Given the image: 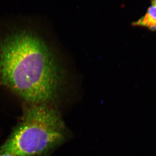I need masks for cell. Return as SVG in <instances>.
Here are the masks:
<instances>
[{
	"mask_svg": "<svg viewBox=\"0 0 156 156\" xmlns=\"http://www.w3.org/2000/svg\"><path fill=\"white\" fill-rule=\"evenodd\" d=\"M64 80L58 56L38 23L0 21V87L29 104H48Z\"/></svg>",
	"mask_w": 156,
	"mask_h": 156,
	"instance_id": "obj_1",
	"label": "cell"
},
{
	"mask_svg": "<svg viewBox=\"0 0 156 156\" xmlns=\"http://www.w3.org/2000/svg\"><path fill=\"white\" fill-rule=\"evenodd\" d=\"M64 123L48 104H29L21 120L1 148L0 153L13 156H41L65 138Z\"/></svg>",
	"mask_w": 156,
	"mask_h": 156,
	"instance_id": "obj_2",
	"label": "cell"
},
{
	"mask_svg": "<svg viewBox=\"0 0 156 156\" xmlns=\"http://www.w3.org/2000/svg\"><path fill=\"white\" fill-rule=\"evenodd\" d=\"M135 25L141 26L149 29L151 30H156V6H150L144 16L134 22Z\"/></svg>",
	"mask_w": 156,
	"mask_h": 156,
	"instance_id": "obj_3",
	"label": "cell"
},
{
	"mask_svg": "<svg viewBox=\"0 0 156 156\" xmlns=\"http://www.w3.org/2000/svg\"><path fill=\"white\" fill-rule=\"evenodd\" d=\"M0 156H13L12 155L10 154L6 153H0Z\"/></svg>",
	"mask_w": 156,
	"mask_h": 156,
	"instance_id": "obj_4",
	"label": "cell"
},
{
	"mask_svg": "<svg viewBox=\"0 0 156 156\" xmlns=\"http://www.w3.org/2000/svg\"><path fill=\"white\" fill-rule=\"evenodd\" d=\"M152 5L156 6V0H155V1H153L152 2Z\"/></svg>",
	"mask_w": 156,
	"mask_h": 156,
	"instance_id": "obj_5",
	"label": "cell"
}]
</instances>
